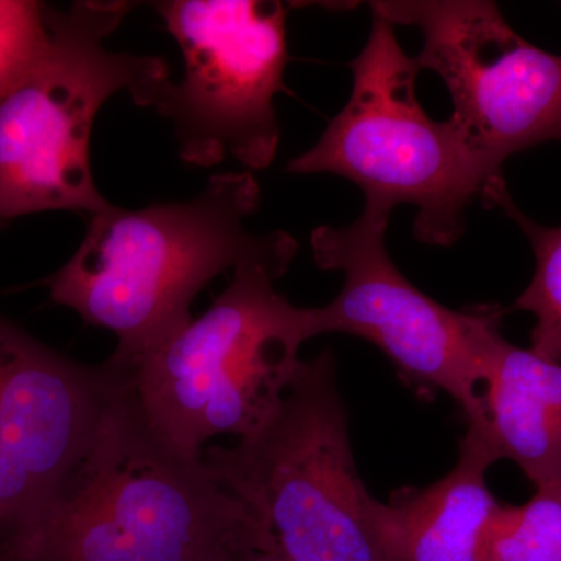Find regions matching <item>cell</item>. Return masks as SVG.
<instances>
[{
    "label": "cell",
    "instance_id": "7c38bea8",
    "mask_svg": "<svg viewBox=\"0 0 561 561\" xmlns=\"http://www.w3.org/2000/svg\"><path fill=\"white\" fill-rule=\"evenodd\" d=\"M482 408L478 430L497 460L518 465L534 485L561 478V362L519 348L501 332L486 356Z\"/></svg>",
    "mask_w": 561,
    "mask_h": 561
},
{
    "label": "cell",
    "instance_id": "3957f363",
    "mask_svg": "<svg viewBox=\"0 0 561 561\" xmlns=\"http://www.w3.org/2000/svg\"><path fill=\"white\" fill-rule=\"evenodd\" d=\"M264 265L236 268L227 289L173 335L131 360H105L117 394L173 453L202 460L219 435L243 438L278 408L317 337L316 308L291 305Z\"/></svg>",
    "mask_w": 561,
    "mask_h": 561
},
{
    "label": "cell",
    "instance_id": "9c48e42d",
    "mask_svg": "<svg viewBox=\"0 0 561 561\" xmlns=\"http://www.w3.org/2000/svg\"><path fill=\"white\" fill-rule=\"evenodd\" d=\"M371 10L419 28L415 61L445 81L449 119L491 179L504 180L502 164L512 154L561 139V57L523 39L496 3L389 0Z\"/></svg>",
    "mask_w": 561,
    "mask_h": 561
},
{
    "label": "cell",
    "instance_id": "8fae6325",
    "mask_svg": "<svg viewBox=\"0 0 561 561\" xmlns=\"http://www.w3.org/2000/svg\"><path fill=\"white\" fill-rule=\"evenodd\" d=\"M497 461L485 435L467 427L459 460L437 482L376 500L373 516L394 561H483L486 534L502 507L486 483Z\"/></svg>",
    "mask_w": 561,
    "mask_h": 561
},
{
    "label": "cell",
    "instance_id": "2e32d148",
    "mask_svg": "<svg viewBox=\"0 0 561 561\" xmlns=\"http://www.w3.org/2000/svg\"><path fill=\"white\" fill-rule=\"evenodd\" d=\"M231 561H287L279 553L261 551V549H249V551L239 552Z\"/></svg>",
    "mask_w": 561,
    "mask_h": 561
},
{
    "label": "cell",
    "instance_id": "52a82bcc",
    "mask_svg": "<svg viewBox=\"0 0 561 561\" xmlns=\"http://www.w3.org/2000/svg\"><path fill=\"white\" fill-rule=\"evenodd\" d=\"M183 55V79L161 88L153 108L172 121L181 160L214 168L228 157L245 171L275 160V99L286 91L289 5L260 0L153 3Z\"/></svg>",
    "mask_w": 561,
    "mask_h": 561
},
{
    "label": "cell",
    "instance_id": "5b68a950",
    "mask_svg": "<svg viewBox=\"0 0 561 561\" xmlns=\"http://www.w3.org/2000/svg\"><path fill=\"white\" fill-rule=\"evenodd\" d=\"M202 460L287 561H394L357 472L330 350L301 360L260 430L232 446H206Z\"/></svg>",
    "mask_w": 561,
    "mask_h": 561
},
{
    "label": "cell",
    "instance_id": "7a4b0ae2",
    "mask_svg": "<svg viewBox=\"0 0 561 561\" xmlns=\"http://www.w3.org/2000/svg\"><path fill=\"white\" fill-rule=\"evenodd\" d=\"M249 549L273 552L267 527L116 390L90 453L0 561H231Z\"/></svg>",
    "mask_w": 561,
    "mask_h": 561
},
{
    "label": "cell",
    "instance_id": "4fadbf2b",
    "mask_svg": "<svg viewBox=\"0 0 561 561\" xmlns=\"http://www.w3.org/2000/svg\"><path fill=\"white\" fill-rule=\"evenodd\" d=\"M486 206H497L519 225L535 253V273L515 309L535 317L530 350L545 359L561 362V227L548 228L524 216L507 186L491 192Z\"/></svg>",
    "mask_w": 561,
    "mask_h": 561
},
{
    "label": "cell",
    "instance_id": "5bb4252c",
    "mask_svg": "<svg viewBox=\"0 0 561 561\" xmlns=\"http://www.w3.org/2000/svg\"><path fill=\"white\" fill-rule=\"evenodd\" d=\"M483 561H561V478L535 485L526 504H502Z\"/></svg>",
    "mask_w": 561,
    "mask_h": 561
},
{
    "label": "cell",
    "instance_id": "8992f818",
    "mask_svg": "<svg viewBox=\"0 0 561 561\" xmlns=\"http://www.w3.org/2000/svg\"><path fill=\"white\" fill-rule=\"evenodd\" d=\"M350 69L348 102L287 172L353 181L367 208L391 214L404 203L416 206L415 238L426 245H454L471 203L485 202L505 181L491 179L451 119H432L421 106L419 62L381 14L373 11L370 35Z\"/></svg>",
    "mask_w": 561,
    "mask_h": 561
},
{
    "label": "cell",
    "instance_id": "30bf717a",
    "mask_svg": "<svg viewBox=\"0 0 561 561\" xmlns=\"http://www.w3.org/2000/svg\"><path fill=\"white\" fill-rule=\"evenodd\" d=\"M116 381L0 316V548L27 529L84 459Z\"/></svg>",
    "mask_w": 561,
    "mask_h": 561
},
{
    "label": "cell",
    "instance_id": "9a60e30c",
    "mask_svg": "<svg viewBox=\"0 0 561 561\" xmlns=\"http://www.w3.org/2000/svg\"><path fill=\"white\" fill-rule=\"evenodd\" d=\"M46 7L0 0V99L27 72L47 39Z\"/></svg>",
    "mask_w": 561,
    "mask_h": 561
},
{
    "label": "cell",
    "instance_id": "ba28073f",
    "mask_svg": "<svg viewBox=\"0 0 561 561\" xmlns=\"http://www.w3.org/2000/svg\"><path fill=\"white\" fill-rule=\"evenodd\" d=\"M390 213L367 208L348 227L321 225L311 234L321 271L345 275L341 294L316 308L319 335H356L378 346L421 393L451 397L467 426H482V379L505 309L446 308L416 289L391 261Z\"/></svg>",
    "mask_w": 561,
    "mask_h": 561
},
{
    "label": "cell",
    "instance_id": "277c9868",
    "mask_svg": "<svg viewBox=\"0 0 561 561\" xmlns=\"http://www.w3.org/2000/svg\"><path fill=\"white\" fill-rule=\"evenodd\" d=\"M130 10L102 0L46 7V44L0 99V227L44 210L91 217L111 205L91 171L95 116L122 91L153 108L171 81L164 58L106 49Z\"/></svg>",
    "mask_w": 561,
    "mask_h": 561
},
{
    "label": "cell",
    "instance_id": "6da1fadb",
    "mask_svg": "<svg viewBox=\"0 0 561 561\" xmlns=\"http://www.w3.org/2000/svg\"><path fill=\"white\" fill-rule=\"evenodd\" d=\"M250 171L216 173L198 197L128 210L110 205L90 217L79 250L46 280L51 301L91 327L114 332V360H131L183 331L192 301L228 268L257 264L278 278L298 243L284 231L251 234L260 206Z\"/></svg>",
    "mask_w": 561,
    "mask_h": 561
}]
</instances>
